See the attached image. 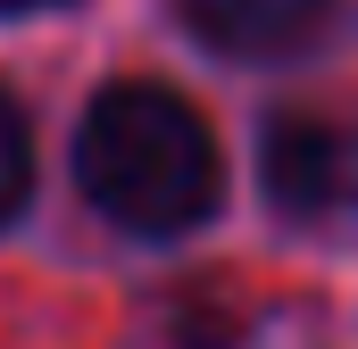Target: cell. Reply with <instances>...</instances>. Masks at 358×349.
<instances>
[{
    "instance_id": "1",
    "label": "cell",
    "mask_w": 358,
    "mask_h": 349,
    "mask_svg": "<svg viewBox=\"0 0 358 349\" xmlns=\"http://www.w3.org/2000/svg\"><path fill=\"white\" fill-rule=\"evenodd\" d=\"M76 183L125 233H192L217 208V133L167 84H108L76 133Z\"/></svg>"
},
{
    "instance_id": "2",
    "label": "cell",
    "mask_w": 358,
    "mask_h": 349,
    "mask_svg": "<svg viewBox=\"0 0 358 349\" xmlns=\"http://www.w3.org/2000/svg\"><path fill=\"white\" fill-rule=\"evenodd\" d=\"M342 0H176V17L225 59H292L334 25Z\"/></svg>"
},
{
    "instance_id": "3",
    "label": "cell",
    "mask_w": 358,
    "mask_h": 349,
    "mask_svg": "<svg viewBox=\"0 0 358 349\" xmlns=\"http://www.w3.org/2000/svg\"><path fill=\"white\" fill-rule=\"evenodd\" d=\"M342 174H350V142L325 125V117H283L267 133V191L283 216H317L342 200Z\"/></svg>"
},
{
    "instance_id": "4",
    "label": "cell",
    "mask_w": 358,
    "mask_h": 349,
    "mask_svg": "<svg viewBox=\"0 0 358 349\" xmlns=\"http://www.w3.org/2000/svg\"><path fill=\"white\" fill-rule=\"evenodd\" d=\"M25 183H34V142H25V117H17V100L0 91V225L25 208Z\"/></svg>"
},
{
    "instance_id": "5",
    "label": "cell",
    "mask_w": 358,
    "mask_h": 349,
    "mask_svg": "<svg viewBox=\"0 0 358 349\" xmlns=\"http://www.w3.org/2000/svg\"><path fill=\"white\" fill-rule=\"evenodd\" d=\"M17 8H59V0H0V17H17Z\"/></svg>"
}]
</instances>
